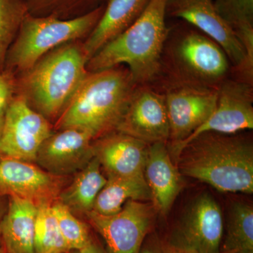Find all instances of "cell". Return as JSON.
<instances>
[{"mask_svg":"<svg viewBox=\"0 0 253 253\" xmlns=\"http://www.w3.org/2000/svg\"><path fill=\"white\" fill-rule=\"evenodd\" d=\"M175 165L181 175L221 192H253V143L250 136L206 132L181 149Z\"/></svg>","mask_w":253,"mask_h":253,"instance_id":"1","label":"cell"},{"mask_svg":"<svg viewBox=\"0 0 253 253\" xmlns=\"http://www.w3.org/2000/svg\"><path fill=\"white\" fill-rule=\"evenodd\" d=\"M136 86L124 65L88 72L54 129H81L94 140L116 131Z\"/></svg>","mask_w":253,"mask_h":253,"instance_id":"2","label":"cell"},{"mask_svg":"<svg viewBox=\"0 0 253 253\" xmlns=\"http://www.w3.org/2000/svg\"><path fill=\"white\" fill-rule=\"evenodd\" d=\"M231 69L225 51L209 37L196 28H169L151 86L161 92L179 87L217 89Z\"/></svg>","mask_w":253,"mask_h":253,"instance_id":"3","label":"cell"},{"mask_svg":"<svg viewBox=\"0 0 253 253\" xmlns=\"http://www.w3.org/2000/svg\"><path fill=\"white\" fill-rule=\"evenodd\" d=\"M83 41L65 43L15 77L16 95L54 126L87 75Z\"/></svg>","mask_w":253,"mask_h":253,"instance_id":"4","label":"cell"},{"mask_svg":"<svg viewBox=\"0 0 253 253\" xmlns=\"http://www.w3.org/2000/svg\"><path fill=\"white\" fill-rule=\"evenodd\" d=\"M167 3L168 0H150L130 27L88 61V72L124 65L137 85H154L169 30L166 24Z\"/></svg>","mask_w":253,"mask_h":253,"instance_id":"5","label":"cell"},{"mask_svg":"<svg viewBox=\"0 0 253 253\" xmlns=\"http://www.w3.org/2000/svg\"><path fill=\"white\" fill-rule=\"evenodd\" d=\"M105 4L89 14L68 20L28 13L8 51L4 71L16 77L55 48L69 42L84 41L97 24Z\"/></svg>","mask_w":253,"mask_h":253,"instance_id":"6","label":"cell"},{"mask_svg":"<svg viewBox=\"0 0 253 253\" xmlns=\"http://www.w3.org/2000/svg\"><path fill=\"white\" fill-rule=\"evenodd\" d=\"M224 219L212 195H198L184 208L164 240L176 253H220Z\"/></svg>","mask_w":253,"mask_h":253,"instance_id":"7","label":"cell"},{"mask_svg":"<svg viewBox=\"0 0 253 253\" xmlns=\"http://www.w3.org/2000/svg\"><path fill=\"white\" fill-rule=\"evenodd\" d=\"M157 212L153 202L129 200L116 214L103 215L91 211L85 215L104 240L106 253H139Z\"/></svg>","mask_w":253,"mask_h":253,"instance_id":"8","label":"cell"},{"mask_svg":"<svg viewBox=\"0 0 253 253\" xmlns=\"http://www.w3.org/2000/svg\"><path fill=\"white\" fill-rule=\"evenodd\" d=\"M167 16L185 21L217 43L232 65L234 78L253 85L246 52L232 28L221 17L214 0H168Z\"/></svg>","mask_w":253,"mask_h":253,"instance_id":"9","label":"cell"},{"mask_svg":"<svg viewBox=\"0 0 253 253\" xmlns=\"http://www.w3.org/2000/svg\"><path fill=\"white\" fill-rule=\"evenodd\" d=\"M253 85L234 78H226L217 88L215 108L205 121L185 140L168 146L175 163L181 149L196 136L206 132L234 134L253 128Z\"/></svg>","mask_w":253,"mask_h":253,"instance_id":"10","label":"cell"},{"mask_svg":"<svg viewBox=\"0 0 253 253\" xmlns=\"http://www.w3.org/2000/svg\"><path fill=\"white\" fill-rule=\"evenodd\" d=\"M53 129L46 118L16 95L4 114L0 156L35 162L38 150Z\"/></svg>","mask_w":253,"mask_h":253,"instance_id":"11","label":"cell"},{"mask_svg":"<svg viewBox=\"0 0 253 253\" xmlns=\"http://www.w3.org/2000/svg\"><path fill=\"white\" fill-rule=\"evenodd\" d=\"M116 131L148 144L168 143L169 126L164 94L151 86H136Z\"/></svg>","mask_w":253,"mask_h":253,"instance_id":"12","label":"cell"},{"mask_svg":"<svg viewBox=\"0 0 253 253\" xmlns=\"http://www.w3.org/2000/svg\"><path fill=\"white\" fill-rule=\"evenodd\" d=\"M163 93L169 126L168 146L187 139L212 114L217 103L215 88H173Z\"/></svg>","mask_w":253,"mask_h":253,"instance_id":"13","label":"cell"},{"mask_svg":"<svg viewBox=\"0 0 253 253\" xmlns=\"http://www.w3.org/2000/svg\"><path fill=\"white\" fill-rule=\"evenodd\" d=\"M92 136L85 131L66 128L53 131L37 154V165L49 174L64 176L81 171L94 157Z\"/></svg>","mask_w":253,"mask_h":253,"instance_id":"14","label":"cell"},{"mask_svg":"<svg viewBox=\"0 0 253 253\" xmlns=\"http://www.w3.org/2000/svg\"><path fill=\"white\" fill-rule=\"evenodd\" d=\"M63 177L32 163L0 156V196H16L37 206L52 204L63 189Z\"/></svg>","mask_w":253,"mask_h":253,"instance_id":"15","label":"cell"},{"mask_svg":"<svg viewBox=\"0 0 253 253\" xmlns=\"http://www.w3.org/2000/svg\"><path fill=\"white\" fill-rule=\"evenodd\" d=\"M149 144L113 131L93 141L94 156L107 179L144 175Z\"/></svg>","mask_w":253,"mask_h":253,"instance_id":"16","label":"cell"},{"mask_svg":"<svg viewBox=\"0 0 253 253\" xmlns=\"http://www.w3.org/2000/svg\"><path fill=\"white\" fill-rule=\"evenodd\" d=\"M167 142L149 144L144 176L158 212L166 215L183 188L181 174L173 162Z\"/></svg>","mask_w":253,"mask_h":253,"instance_id":"17","label":"cell"},{"mask_svg":"<svg viewBox=\"0 0 253 253\" xmlns=\"http://www.w3.org/2000/svg\"><path fill=\"white\" fill-rule=\"evenodd\" d=\"M149 1L107 0L97 24L83 41L87 62L101 48L130 27L142 14Z\"/></svg>","mask_w":253,"mask_h":253,"instance_id":"18","label":"cell"},{"mask_svg":"<svg viewBox=\"0 0 253 253\" xmlns=\"http://www.w3.org/2000/svg\"><path fill=\"white\" fill-rule=\"evenodd\" d=\"M6 212L0 219V236L6 253H34L38 206L28 200L9 196Z\"/></svg>","mask_w":253,"mask_h":253,"instance_id":"19","label":"cell"},{"mask_svg":"<svg viewBox=\"0 0 253 253\" xmlns=\"http://www.w3.org/2000/svg\"><path fill=\"white\" fill-rule=\"evenodd\" d=\"M76 174L70 185L61 190L57 199L73 213L86 214L92 211L95 201L108 179L95 156Z\"/></svg>","mask_w":253,"mask_h":253,"instance_id":"20","label":"cell"},{"mask_svg":"<svg viewBox=\"0 0 253 253\" xmlns=\"http://www.w3.org/2000/svg\"><path fill=\"white\" fill-rule=\"evenodd\" d=\"M129 200L153 202L144 175L109 178L95 201L92 211L103 215L116 214Z\"/></svg>","mask_w":253,"mask_h":253,"instance_id":"21","label":"cell"},{"mask_svg":"<svg viewBox=\"0 0 253 253\" xmlns=\"http://www.w3.org/2000/svg\"><path fill=\"white\" fill-rule=\"evenodd\" d=\"M220 252L253 253V208L251 205L241 201L231 204Z\"/></svg>","mask_w":253,"mask_h":253,"instance_id":"22","label":"cell"},{"mask_svg":"<svg viewBox=\"0 0 253 253\" xmlns=\"http://www.w3.org/2000/svg\"><path fill=\"white\" fill-rule=\"evenodd\" d=\"M221 17L235 33L248 57H253V0H214Z\"/></svg>","mask_w":253,"mask_h":253,"instance_id":"23","label":"cell"},{"mask_svg":"<svg viewBox=\"0 0 253 253\" xmlns=\"http://www.w3.org/2000/svg\"><path fill=\"white\" fill-rule=\"evenodd\" d=\"M28 13L68 20L81 17L106 4L107 0H24Z\"/></svg>","mask_w":253,"mask_h":253,"instance_id":"24","label":"cell"},{"mask_svg":"<svg viewBox=\"0 0 253 253\" xmlns=\"http://www.w3.org/2000/svg\"><path fill=\"white\" fill-rule=\"evenodd\" d=\"M70 250L59 230L51 204L38 206L34 253H68Z\"/></svg>","mask_w":253,"mask_h":253,"instance_id":"25","label":"cell"},{"mask_svg":"<svg viewBox=\"0 0 253 253\" xmlns=\"http://www.w3.org/2000/svg\"><path fill=\"white\" fill-rule=\"evenodd\" d=\"M28 14L24 0H0V73L4 71L8 51Z\"/></svg>","mask_w":253,"mask_h":253,"instance_id":"26","label":"cell"},{"mask_svg":"<svg viewBox=\"0 0 253 253\" xmlns=\"http://www.w3.org/2000/svg\"><path fill=\"white\" fill-rule=\"evenodd\" d=\"M51 209L68 249L70 251H81L91 237L87 226L59 201L53 203Z\"/></svg>","mask_w":253,"mask_h":253,"instance_id":"27","label":"cell"},{"mask_svg":"<svg viewBox=\"0 0 253 253\" xmlns=\"http://www.w3.org/2000/svg\"><path fill=\"white\" fill-rule=\"evenodd\" d=\"M16 96L15 77L6 71L0 73V116L5 113Z\"/></svg>","mask_w":253,"mask_h":253,"instance_id":"28","label":"cell"},{"mask_svg":"<svg viewBox=\"0 0 253 253\" xmlns=\"http://www.w3.org/2000/svg\"><path fill=\"white\" fill-rule=\"evenodd\" d=\"M139 253H176L168 247L164 240L161 239L158 234L151 231L141 246Z\"/></svg>","mask_w":253,"mask_h":253,"instance_id":"29","label":"cell"},{"mask_svg":"<svg viewBox=\"0 0 253 253\" xmlns=\"http://www.w3.org/2000/svg\"><path fill=\"white\" fill-rule=\"evenodd\" d=\"M81 253H107L99 241L91 236L87 244L80 251Z\"/></svg>","mask_w":253,"mask_h":253,"instance_id":"30","label":"cell"},{"mask_svg":"<svg viewBox=\"0 0 253 253\" xmlns=\"http://www.w3.org/2000/svg\"><path fill=\"white\" fill-rule=\"evenodd\" d=\"M3 214H4V207H3V204L1 202V196H0V219L2 217Z\"/></svg>","mask_w":253,"mask_h":253,"instance_id":"31","label":"cell"},{"mask_svg":"<svg viewBox=\"0 0 253 253\" xmlns=\"http://www.w3.org/2000/svg\"><path fill=\"white\" fill-rule=\"evenodd\" d=\"M3 124H4V116H0V137H1V131H2Z\"/></svg>","mask_w":253,"mask_h":253,"instance_id":"32","label":"cell"},{"mask_svg":"<svg viewBox=\"0 0 253 253\" xmlns=\"http://www.w3.org/2000/svg\"><path fill=\"white\" fill-rule=\"evenodd\" d=\"M0 253H6L4 245H3L2 241H1V236H0Z\"/></svg>","mask_w":253,"mask_h":253,"instance_id":"33","label":"cell"},{"mask_svg":"<svg viewBox=\"0 0 253 253\" xmlns=\"http://www.w3.org/2000/svg\"><path fill=\"white\" fill-rule=\"evenodd\" d=\"M68 253H81V252H80V251H74L73 250V251H70Z\"/></svg>","mask_w":253,"mask_h":253,"instance_id":"34","label":"cell"},{"mask_svg":"<svg viewBox=\"0 0 253 253\" xmlns=\"http://www.w3.org/2000/svg\"><path fill=\"white\" fill-rule=\"evenodd\" d=\"M220 253H226V252H220Z\"/></svg>","mask_w":253,"mask_h":253,"instance_id":"35","label":"cell"}]
</instances>
